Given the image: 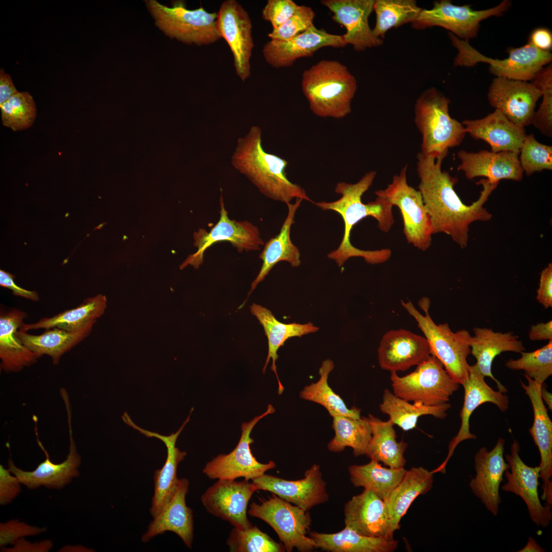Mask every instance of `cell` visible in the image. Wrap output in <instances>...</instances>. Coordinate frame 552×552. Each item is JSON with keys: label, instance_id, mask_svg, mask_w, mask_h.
Returning a JSON list of instances; mask_svg holds the SVG:
<instances>
[{"label": "cell", "instance_id": "obj_1", "mask_svg": "<svg viewBox=\"0 0 552 552\" xmlns=\"http://www.w3.org/2000/svg\"><path fill=\"white\" fill-rule=\"evenodd\" d=\"M446 156L435 158L418 154V191L430 217L433 234L444 233L464 249L468 245L470 224L492 218L484 204L499 182L480 179L476 182L482 186L479 198L470 205L465 204L454 189L458 179L442 169Z\"/></svg>", "mask_w": 552, "mask_h": 552}, {"label": "cell", "instance_id": "obj_2", "mask_svg": "<svg viewBox=\"0 0 552 552\" xmlns=\"http://www.w3.org/2000/svg\"><path fill=\"white\" fill-rule=\"evenodd\" d=\"M376 174L375 171L369 172L355 183L338 182L335 191L341 195L339 199L315 203L323 210L335 211L343 221L344 229L341 242L337 249L328 255V257L334 260L339 267L352 257H361L369 264H377L386 262L392 255L390 249L388 248L364 250L355 247L350 242L353 227L365 217L371 216L376 219L379 228L384 233H388L394 224L393 206L385 198L376 195L374 201L366 204L362 202L363 194L373 184Z\"/></svg>", "mask_w": 552, "mask_h": 552}, {"label": "cell", "instance_id": "obj_3", "mask_svg": "<svg viewBox=\"0 0 552 552\" xmlns=\"http://www.w3.org/2000/svg\"><path fill=\"white\" fill-rule=\"evenodd\" d=\"M261 128L254 125L237 140L231 156L233 167L269 198L286 204L294 198L313 202L303 188L287 178L288 162L264 149Z\"/></svg>", "mask_w": 552, "mask_h": 552}, {"label": "cell", "instance_id": "obj_4", "mask_svg": "<svg viewBox=\"0 0 552 552\" xmlns=\"http://www.w3.org/2000/svg\"><path fill=\"white\" fill-rule=\"evenodd\" d=\"M357 88L348 67L335 60L323 59L302 75V89L316 116L341 119L351 112Z\"/></svg>", "mask_w": 552, "mask_h": 552}, {"label": "cell", "instance_id": "obj_5", "mask_svg": "<svg viewBox=\"0 0 552 552\" xmlns=\"http://www.w3.org/2000/svg\"><path fill=\"white\" fill-rule=\"evenodd\" d=\"M450 100L435 87L423 91L416 100L415 125L421 134V153L436 158L458 146L467 132L465 127L449 114Z\"/></svg>", "mask_w": 552, "mask_h": 552}, {"label": "cell", "instance_id": "obj_6", "mask_svg": "<svg viewBox=\"0 0 552 552\" xmlns=\"http://www.w3.org/2000/svg\"><path fill=\"white\" fill-rule=\"evenodd\" d=\"M430 304L426 297L420 301L419 305L424 312L423 314L411 301H401L402 307L415 319L427 339L431 355L442 363L452 378L462 385L469 376L470 365L467 358L471 353L472 336L466 330L453 332L447 323L435 324L429 313Z\"/></svg>", "mask_w": 552, "mask_h": 552}, {"label": "cell", "instance_id": "obj_7", "mask_svg": "<svg viewBox=\"0 0 552 552\" xmlns=\"http://www.w3.org/2000/svg\"><path fill=\"white\" fill-rule=\"evenodd\" d=\"M452 45L457 50L454 59L455 66L471 67L479 62L490 65L489 71L496 77L528 81L548 63H551L549 51L539 50L528 41L526 44L510 50L507 58L492 59L480 53L468 41L448 32Z\"/></svg>", "mask_w": 552, "mask_h": 552}, {"label": "cell", "instance_id": "obj_8", "mask_svg": "<svg viewBox=\"0 0 552 552\" xmlns=\"http://www.w3.org/2000/svg\"><path fill=\"white\" fill-rule=\"evenodd\" d=\"M157 26L166 35L188 44L213 43L222 37L217 26V13H210L202 7L190 10L182 1H174L171 7L155 0L146 1Z\"/></svg>", "mask_w": 552, "mask_h": 552}, {"label": "cell", "instance_id": "obj_9", "mask_svg": "<svg viewBox=\"0 0 552 552\" xmlns=\"http://www.w3.org/2000/svg\"><path fill=\"white\" fill-rule=\"evenodd\" d=\"M390 378L396 396L409 402L428 406L447 403L459 387L442 363L432 355L410 374L400 377L393 372Z\"/></svg>", "mask_w": 552, "mask_h": 552}, {"label": "cell", "instance_id": "obj_10", "mask_svg": "<svg viewBox=\"0 0 552 552\" xmlns=\"http://www.w3.org/2000/svg\"><path fill=\"white\" fill-rule=\"evenodd\" d=\"M248 513L269 525L287 551H292L294 548L299 551H310L316 548L314 540L306 536L311 522L309 512L275 494L259 504L252 502Z\"/></svg>", "mask_w": 552, "mask_h": 552}, {"label": "cell", "instance_id": "obj_11", "mask_svg": "<svg viewBox=\"0 0 552 552\" xmlns=\"http://www.w3.org/2000/svg\"><path fill=\"white\" fill-rule=\"evenodd\" d=\"M407 166L394 176L391 183L376 195L385 198L399 209L403 221V233L409 244L425 251L431 246L432 227L421 193L409 186L407 179Z\"/></svg>", "mask_w": 552, "mask_h": 552}, {"label": "cell", "instance_id": "obj_12", "mask_svg": "<svg viewBox=\"0 0 552 552\" xmlns=\"http://www.w3.org/2000/svg\"><path fill=\"white\" fill-rule=\"evenodd\" d=\"M511 4L509 0H503L494 7L475 10L468 5H455L450 1L441 0L434 2L431 9H422L411 25L417 30L440 27L469 42L476 36L481 21L492 16H501L509 10Z\"/></svg>", "mask_w": 552, "mask_h": 552}, {"label": "cell", "instance_id": "obj_13", "mask_svg": "<svg viewBox=\"0 0 552 552\" xmlns=\"http://www.w3.org/2000/svg\"><path fill=\"white\" fill-rule=\"evenodd\" d=\"M275 411L269 404L267 410L241 425L242 433L239 441L230 453L220 454L209 462L203 469V473L212 479L235 480L239 477L252 480L269 470L275 468L273 461L266 464L259 462L252 454L250 445L254 443L250 433L256 424L263 418Z\"/></svg>", "mask_w": 552, "mask_h": 552}, {"label": "cell", "instance_id": "obj_14", "mask_svg": "<svg viewBox=\"0 0 552 552\" xmlns=\"http://www.w3.org/2000/svg\"><path fill=\"white\" fill-rule=\"evenodd\" d=\"M220 205V217L217 223L209 232L204 229H199L195 234L194 244L198 249L181 265L182 268L189 264L198 268L203 262L205 250L219 242H229L239 252L243 250H259L260 246L264 244L256 226L247 221H237L229 219L222 194Z\"/></svg>", "mask_w": 552, "mask_h": 552}, {"label": "cell", "instance_id": "obj_15", "mask_svg": "<svg viewBox=\"0 0 552 552\" xmlns=\"http://www.w3.org/2000/svg\"><path fill=\"white\" fill-rule=\"evenodd\" d=\"M70 404L65 405L68 416L70 435V447L66 458L59 464L53 463L50 459L48 451L38 439L37 430L35 433L37 443L44 452L45 458L38 464L35 470L31 471L23 470L15 466L10 458L8 462V469L16 476L21 485L30 490L37 489L43 486L49 489L60 490L72 482L80 475L79 467L81 458L77 452L73 436L71 423Z\"/></svg>", "mask_w": 552, "mask_h": 552}, {"label": "cell", "instance_id": "obj_16", "mask_svg": "<svg viewBox=\"0 0 552 552\" xmlns=\"http://www.w3.org/2000/svg\"><path fill=\"white\" fill-rule=\"evenodd\" d=\"M520 445L514 440L512 444L510 454L505 455L509 465L504 475L507 482L501 489L516 494L526 504L530 518L538 526L546 527L552 519L551 506L543 505L538 495L540 468L526 465L520 458Z\"/></svg>", "mask_w": 552, "mask_h": 552}, {"label": "cell", "instance_id": "obj_17", "mask_svg": "<svg viewBox=\"0 0 552 552\" xmlns=\"http://www.w3.org/2000/svg\"><path fill=\"white\" fill-rule=\"evenodd\" d=\"M217 14L218 32L231 48L236 74L244 82L250 74V60L254 46L250 18L236 0L222 2Z\"/></svg>", "mask_w": 552, "mask_h": 552}, {"label": "cell", "instance_id": "obj_18", "mask_svg": "<svg viewBox=\"0 0 552 552\" xmlns=\"http://www.w3.org/2000/svg\"><path fill=\"white\" fill-rule=\"evenodd\" d=\"M257 486L248 480L218 479L202 494L201 501L210 514L229 522L234 527L245 529L252 525L247 516L249 501Z\"/></svg>", "mask_w": 552, "mask_h": 552}, {"label": "cell", "instance_id": "obj_19", "mask_svg": "<svg viewBox=\"0 0 552 552\" xmlns=\"http://www.w3.org/2000/svg\"><path fill=\"white\" fill-rule=\"evenodd\" d=\"M541 96V90L533 82L503 77L493 79L488 93L490 105L523 128L532 124L537 102Z\"/></svg>", "mask_w": 552, "mask_h": 552}, {"label": "cell", "instance_id": "obj_20", "mask_svg": "<svg viewBox=\"0 0 552 552\" xmlns=\"http://www.w3.org/2000/svg\"><path fill=\"white\" fill-rule=\"evenodd\" d=\"M251 480L258 490L269 491L306 511L326 502L329 498L326 484L317 464L308 469L301 479L286 480L264 474Z\"/></svg>", "mask_w": 552, "mask_h": 552}, {"label": "cell", "instance_id": "obj_21", "mask_svg": "<svg viewBox=\"0 0 552 552\" xmlns=\"http://www.w3.org/2000/svg\"><path fill=\"white\" fill-rule=\"evenodd\" d=\"M505 440L499 438L494 448L488 451L480 448L474 456L475 475L469 482L473 494L494 516L499 512L501 498V483L509 465L503 456Z\"/></svg>", "mask_w": 552, "mask_h": 552}, {"label": "cell", "instance_id": "obj_22", "mask_svg": "<svg viewBox=\"0 0 552 552\" xmlns=\"http://www.w3.org/2000/svg\"><path fill=\"white\" fill-rule=\"evenodd\" d=\"M485 378L475 364L470 365L468 377L462 384L464 389V399L460 412L461 427L456 435L449 444L446 458L438 468L431 471L432 474L439 472L445 473L449 460L460 443L468 440L476 439L477 436L470 432L469 420L473 411L479 406L490 402L496 405L502 412L508 409L509 397L499 390L492 388L486 383Z\"/></svg>", "mask_w": 552, "mask_h": 552}, {"label": "cell", "instance_id": "obj_23", "mask_svg": "<svg viewBox=\"0 0 552 552\" xmlns=\"http://www.w3.org/2000/svg\"><path fill=\"white\" fill-rule=\"evenodd\" d=\"M347 45L342 35L329 33L314 26L286 40L271 39L263 48L266 61L275 68L289 67L300 58L310 57L318 49Z\"/></svg>", "mask_w": 552, "mask_h": 552}, {"label": "cell", "instance_id": "obj_24", "mask_svg": "<svg viewBox=\"0 0 552 552\" xmlns=\"http://www.w3.org/2000/svg\"><path fill=\"white\" fill-rule=\"evenodd\" d=\"M527 384L520 381L521 385L531 402L534 421L529 429L540 454L539 478L542 479V499L552 505V422L541 397L542 384L524 375Z\"/></svg>", "mask_w": 552, "mask_h": 552}, {"label": "cell", "instance_id": "obj_25", "mask_svg": "<svg viewBox=\"0 0 552 552\" xmlns=\"http://www.w3.org/2000/svg\"><path fill=\"white\" fill-rule=\"evenodd\" d=\"M193 408L181 426L175 432L169 435H163L141 428L136 425L125 412L122 417L123 421L130 427L139 431L147 438H155L162 441L167 448V458L162 468L154 471V494L152 498L150 512L153 517L157 515L172 497L177 485L178 478L177 470L179 464L182 461L187 453L180 451L176 442L185 425L189 422Z\"/></svg>", "mask_w": 552, "mask_h": 552}, {"label": "cell", "instance_id": "obj_26", "mask_svg": "<svg viewBox=\"0 0 552 552\" xmlns=\"http://www.w3.org/2000/svg\"><path fill=\"white\" fill-rule=\"evenodd\" d=\"M321 3L333 13V19L346 28L342 35L347 45L362 52L382 44L383 40L374 35L368 21L374 0H323Z\"/></svg>", "mask_w": 552, "mask_h": 552}, {"label": "cell", "instance_id": "obj_27", "mask_svg": "<svg viewBox=\"0 0 552 552\" xmlns=\"http://www.w3.org/2000/svg\"><path fill=\"white\" fill-rule=\"evenodd\" d=\"M431 355L424 336L403 329L386 332L378 349L380 366L390 372L405 371L419 365Z\"/></svg>", "mask_w": 552, "mask_h": 552}, {"label": "cell", "instance_id": "obj_28", "mask_svg": "<svg viewBox=\"0 0 552 552\" xmlns=\"http://www.w3.org/2000/svg\"><path fill=\"white\" fill-rule=\"evenodd\" d=\"M344 515L345 527L361 535L394 539L384 501L371 490L364 489L347 502Z\"/></svg>", "mask_w": 552, "mask_h": 552}, {"label": "cell", "instance_id": "obj_29", "mask_svg": "<svg viewBox=\"0 0 552 552\" xmlns=\"http://www.w3.org/2000/svg\"><path fill=\"white\" fill-rule=\"evenodd\" d=\"M461 160L457 170L464 172L466 178L472 179L485 177L491 182L502 179L520 181L523 171L519 154L511 151L493 152L486 150L470 152L462 150L457 152Z\"/></svg>", "mask_w": 552, "mask_h": 552}, {"label": "cell", "instance_id": "obj_30", "mask_svg": "<svg viewBox=\"0 0 552 552\" xmlns=\"http://www.w3.org/2000/svg\"><path fill=\"white\" fill-rule=\"evenodd\" d=\"M189 486L188 479H178L172 497L159 513L153 517V520L143 535V542L147 543L166 532H172L181 538L187 547L191 548L194 530L193 511L186 502Z\"/></svg>", "mask_w": 552, "mask_h": 552}, {"label": "cell", "instance_id": "obj_31", "mask_svg": "<svg viewBox=\"0 0 552 552\" xmlns=\"http://www.w3.org/2000/svg\"><path fill=\"white\" fill-rule=\"evenodd\" d=\"M465 130L476 140H481L491 147V151H511L519 155L526 135L524 128L511 122L499 110L477 120H465Z\"/></svg>", "mask_w": 552, "mask_h": 552}, {"label": "cell", "instance_id": "obj_32", "mask_svg": "<svg viewBox=\"0 0 552 552\" xmlns=\"http://www.w3.org/2000/svg\"><path fill=\"white\" fill-rule=\"evenodd\" d=\"M23 311L12 308L0 313V358L1 369L17 372L35 363L39 358L20 341L17 334L27 317Z\"/></svg>", "mask_w": 552, "mask_h": 552}, {"label": "cell", "instance_id": "obj_33", "mask_svg": "<svg viewBox=\"0 0 552 552\" xmlns=\"http://www.w3.org/2000/svg\"><path fill=\"white\" fill-rule=\"evenodd\" d=\"M470 343L471 353L476 359L475 364L485 377L491 378L498 390L504 394L507 389L493 376L492 365L494 358L504 352L520 353L525 350L522 342L513 332H495L487 328L475 327Z\"/></svg>", "mask_w": 552, "mask_h": 552}, {"label": "cell", "instance_id": "obj_34", "mask_svg": "<svg viewBox=\"0 0 552 552\" xmlns=\"http://www.w3.org/2000/svg\"><path fill=\"white\" fill-rule=\"evenodd\" d=\"M250 309L251 314L256 317L262 326L267 337L268 354L263 368V373H265L267 366L271 360V370L275 374L278 380V394L281 395L284 390V387L281 382L277 373L276 361L279 357L278 350L289 338L294 337H301L305 335L316 332L319 328L311 322L306 324L282 323L275 318L270 310L255 303L250 306Z\"/></svg>", "mask_w": 552, "mask_h": 552}, {"label": "cell", "instance_id": "obj_35", "mask_svg": "<svg viewBox=\"0 0 552 552\" xmlns=\"http://www.w3.org/2000/svg\"><path fill=\"white\" fill-rule=\"evenodd\" d=\"M302 200L297 198L294 203L287 204L288 214L279 234L265 243L260 255L259 258L263 262L262 265L258 275L251 283L248 296L279 262H287L294 267L300 266L301 262L300 252L292 242L290 234L291 227L294 223L295 214Z\"/></svg>", "mask_w": 552, "mask_h": 552}, {"label": "cell", "instance_id": "obj_36", "mask_svg": "<svg viewBox=\"0 0 552 552\" xmlns=\"http://www.w3.org/2000/svg\"><path fill=\"white\" fill-rule=\"evenodd\" d=\"M433 481L431 471L422 467H413L407 470L400 482L383 499L394 534L400 528V521L412 502L431 489Z\"/></svg>", "mask_w": 552, "mask_h": 552}, {"label": "cell", "instance_id": "obj_37", "mask_svg": "<svg viewBox=\"0 0 552 552\" xmlns=\"http://www.w3.org/2000/svg\"><path fill=\"white\" fill-rule=\"evenodd\" d=\"M309 535L316 548L327 551L391 552L398 546V541L394 539L365 536L347 527L335 533L313 532Z\"/></svg>", "mask_w": 552, "mask_h": 552}, {"label": "cell", "instance_id": "obj_38", "mask_svg": "<svg viewBox=\"0 0 552 552\" xmlns=\"http://www.w3.org/2000/svg\"><path fill=\"white\" fill-rule=\"evenodd\" d=\"M107 306L105 295L98 294L85 299L78 306L62 311L51 317H44L38 321L24 324L21 329L28 331L33 329L58 328L67 331L76 332L94 325L104 313Z\"/></svg>", "mask_w": 552, "mask_h": 552}, {"label": "cell", "instance_id": "obj_39", "mask_svg": "<svg viewBox=\"0 0 552 552\" xmlns=\"http://www.w3.org/2000/svg\"><path fill=\"white\" fill-rule=\"evenodd\" d=\"M93 325L76 332L58 328L47 329L40 335L29 334L20 328L17 334L20 341L39 357L49 356L54 364H57L61 356L84 339L90 333Z\"/></svg>", "mask_w": 552, "mask_h": 552}, {"label": "cell", "instance_id": "obj_40", "mask_svg": "<svg viewBox=\"0 0 552 552\" xmlns=\"http://www.w3.org/2000/svg\"><path fill=\"white\" fill-rule=\"evenodd\" d=\"M372 436L365 455L371 459L382 462L390 468L404 467L406 459L404 453L407 444L398 442L394 423L389 419L383 421L372 415H369Z\"/></svg>", "mask_w": 552, "mask_h": 552}, {"label": "cell", "instance_id": "obj_41", "mask_svg": "<svg viewBox=\"0 0 552 552\" xmlns=\"http://www.w3.org/2000/svg\"><path fill=\"white\" fill-rule=\"evenodd\" d=\"M382 402L380 404L381 411L389 417L394 425L404 431L415 428L419 418L423 415H431L437 418L444 419L451 404L446 403L440 405L428 406L420 403L411 404L409 401L396 396L388 389L384 390Z\"/></svg>", "mask_w": 552, "mask_h": 552}, {"label": "cell", "instance_id": "obj_42", "mask_svg": "<svg viewBox=\"0 0 552 552\" xmlns=\"http://www.w3.org/2000/svg\"><path fill=\"white\" fill-rule=\"evenodd\" d=\"M407 470L382 467L374 460L363 465H352L349 468L350 480L355 487L371 490L384 499L400 482Z\"/></svg>", "mask_w": 552, "mask_h": 552}, {"label": "cell", "instance_id": "obj_43", "mask_svg": "<svg viewBox=\"0 0 552 552\" xmlns=\"http://www.w3.org/2000/svg\"><path fill=\"white\" fill-rule=\"evenodd\" d=\"M333 418L335 435L328 444L329 450L340 452L349 447L353 449L355 456L365 455L372 436L369 418L355 419L343 416Z\"/></svg>", "mask_w": 552, "mask_h": 552}, {"label": "cell", "instance_id": "obj_44", "mask_svg": "<svg viewBox=\"0 0 552 552\" xmlns=\"http://www.w3.org/2000/svg\"><path fill=\"white\" fill-rule=\"evenodd\" d=\"M334 368L332 360L327 359L323 361L319 369V380L306 385L300 392V397L304 400L322 405L332 417L343 416L355 419H360L361 410L354 407L348 408L342 398L329 386V375Z\"/></svg>", "mask_w": 552, "mask_h": 552}, {"label": "cell", "instance_id": "obj_45", "mask_svg": "<svg viewBox=\"0 0 552 552\" xmlns=\"http://www.w3.org/2000/svg\"><path fill=\"white\" fill-rule=\"evenodd\" d=\"M422 10L415 0H374L376 23L372 29L374 35L383 40L389 30L411 24Z\"/></svg>", "mask_w": 552, "mask_h": 552}, {"label": "cell", "instance_id": "obj_46", "mask_svg": "<svg viewBox=\"0 0 552 552\" xmlns=\"http://www.w3.org/2000/svg\"><path fill=\"white\" fill-rule=\"evenodd\" d=\"M226 543L232 552H282L285 550L283 544L273 540L256 525L245 529L234 527Z\"/></svg>", "mask_w": 552, "mask_h": 552}, {"label": "cell", "instance_id": "obj_47", "mask_svg": "<svg viewBox=\"0 0 552 552\" xmlns=\"http://www.w3.org/2000/svg\"><path fill=\"white\" fill-rule=\"evenodd\" d=\"M3 125L13 131L31 127L36 118V108L28 92H18L0 105Z\"/></svg>", "mask_w": 552, "mask_h": 552}, {"label": "cell", "instance_id": "obj_48", "mask_svg": "<svg viewBox=\"0 0 552 552\" xmlns=\"http://www.w3.org/2000/svg\"><path fill=\"white\" fill-rule=\"evenodd\" d=\"M521 357L510 359L505 365L512 370H523L525 375L543 384L552 375V340L548 343L531 352H521Z\"/></svg>", "mask_w": 552, "mask_h": 552}, {"label": "cell", "instance_id": "obj_49", "mask_svg": "<svg viewBox=\"0 0 552 552\" xmlns=\"http://www.w3.org/2000/svg\"><path fill=\"white\" fill-rule=\"evenodd\" d=\"M542 92V101L538 110L535 111L532 124L542 134L552 137V64L543 67L532 80Z\"/></svg>", "mask_w": 552, "mask_h": 552}, {"label": "cell", "instance_id": "obj_50", "mask_svg": "<svg viewBox=\"0 0 552 552\" xmlns=\"http://www.w3.org/2000/svg\"><path fill=\"white\" fill-rule=\"evenodd\" d=\"M519 154L521 167L527 176L552 170V146L539 143L533 133L526 134Z\"/></svg>", "mask_w": 552, "mask_h": 552}, {"label": "cell", "instance_id": "obj_51", "mask_svg": "<svg viewBox=\"0 0 552 552\" xmlns=\"http://www.w3.org/2000/svg\"><path fill=\"white\" fill-rule=\"evenodd\" d=\"M315 16V14L311 7L300 6L292 16L278 28L272 29L268 34V36L271 39H289L314 26Z\"/></svg>", "mask_w": 552, "mask_h": 552}, {"label": "cell", "instance_id": "obj_52", "mask_svg": "<svg viewBox=\"0 0 552 552\" xmlns=\"http://www.w3.org/2000/svg\"><path fill=\"white\" fill-rule=\"evenodd\" d=\"M47 531L45 527L30 525L19 519H13L0 523V546H7L16 540L37 536Z\"/></svg>", "mask_w": 552, "mask_h": 552}, {"label": "cell", "instance_id": "obj_53", "mask_svg": "<svg viewBox=\"0 0 552 552\" xmlns=\"http://www.w3.org/2000/svg\"><path fill=\"white\" fill-rule=\"evenodd\" d=\"M299 6L292 0H268L262 10V17L275 29L292 16Z\"/></svg>", "mask_w": 552, "mask_h": 552}, {"label": "cell", "instance_id": "obj_54", "mask_svg": "<svg viewBox=\"0 0 552 552\" xmlns=\"http://www.w3.org/2000/svg\"><path fill=\"white\" fill-rule=\"evenodd\" d=\"M21 482L8 469L0 465V504L6 505L12 502L21 491Z\"/></svg>", "mask_w": 552, "mask_h": 552}, {"label": "cell", "instance_id": "obj_55", "mask_svg": "<svg viewBox=\"0 0 552 552\" xmlns=\"http://www.w3.org/2000/svg\"><path fill=\"white\" fill-rule=\"evenodd\" d=\"M536 299L547 309L552 307V264L549 263L541 273Z\"/></svg>", "mask_w": 552, "mask_h": 552}, {"label": "cell", "instance_id": "obj_56", "mask_svg": "<svg viewBox=\"0 0 552 552\" xmlns=\"http://www.w3.org/2000/svg\"><path fill=\"white\" fill-rule=\"evenodd\" d=\"M53 546V542L50 539H45L39 542H31L25 539L21 538L15 541L11 546L2 547L1 551L3 552H48Z\"/></svg>", "mask_w": 552, "mask_h": 552}, {"label": "cell", "instance_id": "obj_57", "mask_svg": "<svg viewBox=\"0 0 552 552\" xmlns=\"http://www.w3.org/2000/svg\"><path fill=\"white\" fill-rule=\"evenodd\" d=\"M15 276L9 272L0 270V286L12 290L13 294L32 301H38L39 295L35 291H30L17 286L14 282Z\"/></svg>", "mask_w": 552, "mask_h": 552}, {"label": "cell", "instance_id": "obj_58", "mask_svg": "<svg viewBox=\"0 0 552 552\" xmlns=\"http://www.w3.org/2000/svg\"><path fill=\"white\" fill-rule=\"evenodd\" d=\"M528 42L539 50L550 52L552 48V34L546 28H537L530 35Z\"/></svg>", "mask_w": 552, "mask_h": 552}, {"label": "cell", "instance_id": "obj_59", "mask_svg": "<svg viewBox=\"0 0 552 552\" xmlns=\"http://www.w3.org/2000/svg\"><path fill=\"white\" fill-rule=\"evenodd\" d=\"M18 91L16 89L11 76L4 69L0 70V105Z\"/></svg>", "mask_w": 552, "mask_h": 552}, {"label": "cell", "instance_id": "obj_60", "mask_svg": "<svg viewBox=\"0 0 552 552\" xmlns=\"http://www.w3.org/2000/svg\"><path fill=\"white\" fill-rule=\"evenodd\" d=\"M528 337L530 339L534 341L552 340V320L532 326L528 333Z\"/></svg>", "mask_w": 552, "mask_h": 552}, {"label": "cell", "instance_id": "obj_61", "mask_svg": "<svg viewBox=\"0 0 552 552\" xmlns=\"http://www.w3.org/2000/svg\"><path fill=\"white\" fill-rule=\"evenodd\" d=\"M519 552H527V551H538L543 552L545 551L544 548L540 546L536 540L532 537H529L527 543L524 547L518 550Z\"/></svg>", "mask_w": 552, "mask_h": 552}, {"label": "cell", "instance_id": "obj_62", "mask_svg": "<svg viewBox=\"0 0 552 552\" xmlns=\"http://www.w3.org/2000/svg\"><path fill=\"white\" fill-rule=\"evenodd\" d=\"M57 551L59 552H92L94 551L91 548L86 546L78 545H65L60 548Z\"/></svg>", "mask_w": 552, "mask_h": 552}, {"label": "cell", "instance_id": "obj_63", "mask_svg": "<svg viewBox=\"0 0 552 552\" xmlns=\"http://www.w3.org/2000/svg\"><path fill=\"white\" fill-rule=\"evenodd\" d=\"M540 394L542 400L546 403L547 405L548 406V409L551 410L552 394L547 390L546 386H544L543 384L541 388Z\"/></svg>", "mask_w": 552, "mask_h": 552}]
</instances>
